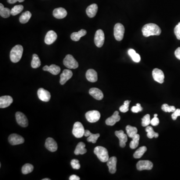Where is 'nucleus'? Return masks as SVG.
<instances>
[{"instance_id": "1", "label": "nucleus", "mask_w": 180, "mask_h": 180, "mask_svg": "<svg viewBox=\"0 0 180 180\" xmlns=\"http://www.w3.org/2000/svg\"><path fill=\"white\" fill-rule=\"evenodd\" d=\"M142 31L143 35L145 37L151 36H159L161 33V30L156 24L150 23L144 25Z\"/></svg>"}, {"instance_id": "2", "label": "nucleus", "mask_w": 180, "mask_h": 180, "mask_svg": "<svg viewBox=\"0 0 180 180\" xmlns=\"http://www.w3.org/2000/svg\"><path fill=\"white\" fill-rule=\"evenodd\" d=\"M23 53V47L22 45H17L13 48L10 52V59L12 62H19L22 57Z\"/></svg>"}, {"instance_id": "3", "label": "nucleus", "mask_w": 180, "mask_h": 180, "mask_svg": "<svg viewBox=\"0 0 180 180\" xmlns=\"http://www.w3.org/2000/svg\"><path fill=\"white\" fill-rule=\"evenodd\" d=\"M94 152L99 159L103 163L107 162L110 158L107 149L102 146L96 147L94 149Z\"/></svg>"}, {"instance_id": "4", "label": "nucleus", "mask_w": 180, "mask_h": 180, "mask_svg": "<svg viewBox=\"0 0 180 180\" xmlns=\"http://www.w3.org/2000/svg\"><path fill=\"white\" fill-rule=\"evenodd\" d=\"M63 64L65 66L70 69H75L79 67L78 62L75 60L73 56L70 54L66 56L63 61Z\"/></svg>"}, {"instance_id": "5", "label": "nucleus", "mask_w": 180, "mask_h": 180, "mask_svg": "<svg viewBox=\"0 0 180 180\" xmlns=\"http://www.w3.org/2000/svg\"><path fill=\"white\" fill-rule=\"evenodd\" d=\"M84 127L82 124L80 122H77L74 124L72 133L74 136L77 138H81L84 136Z\"/></svg>"}, {"instance_id": "6", "label": "nucleus", "mask_w": 180, "mask_h": 180, "mask_svg": "<svg viewBox=\"0 0 180 180\" xmlns=\"http://www.w3.org/2000/svg\"><path fill=\"white\" fill-rule=\"evenodd\" d=\"M125 33V28L123 25L121 23H117L115 25L114 29V35L115 39L118 41L122 40Z\"/></svg>"}, {"instance_id": "7", "label": "nucleus", "mask_w": 180, "mask_h": 180, "mask_svg": "<svg viewBox=\"0 0 180 180\" xmlns=\"http://www.w3.org/2000/svg\"><path fill=\"white\" fill-rule=\"evenodd\" d=\"M86 119L90 123H96L100 120L101 117V114L99 111L96 110L88 111L86 113Z\"/></svg>"}, {"instance_id": "8", "label": "nucleus", "mask_w": 180, "mask_h": 180, "mask_svg": "<svg viewBox=\"0 0 180 180\" xmlns=\"http://www.w3.org/2000/svg\"><path fill=\"white\" fill-rule=\"evenodd\" d=\"M105 41V35L103 31L98 30L96 31L95 35L94 42L96 46L101 48L104 45Z\"/></svg>"}, {"instance_id": "9", "label": "nucleus", "mask_w": 180, "mask_h": 180, "mask_svg": "<svg viewBox=\"0 0 180 180\" xmlns=\"http://www.w3.org/2000/svg\"><path fill=\"white\" fill-rule=\"evenodd\" d=\"M153 167V164L148 160H142L139 161L137 164V169L139 171L150 170Z\"/></svg>"}, {"instance_id": "10", "label": "nucleus", "mask_w": 180, "mask_h": 180, "mask_svg": "<svg viewBox=\"0 0 180 180\" xmlns=\"http://www.w3.org/2000/svg\"><path fill=\"white\" fill-rule=\"evenodd\" d=\"M24 139L17 134H12L9 137V142L12 145H17L24 143Z\"/></svg>"}, {"instance_id": "11", "label": "nucleus", "mask_w": 180, "mask_h": 180, "mask_svg": "<svg viewBox=\"0 0 180 180\" xmlns=\"http://www.w3.org/2000/svg\"><path fill=\"white\" fill-rule=\"evenodd\" d=\"M152 76L154 80L159 83L163 84L164 82L165 76L162 70L157 68L154 69L152 72Z\"/></svg>"}, {"instance_id": "12", "label": "nucleus", "mask_w": 180, "mask_h": 180, "mask_svg": "<svg viewBox=\"0 0 180 180\" xmlns=\"http://www.w3.org/2000/svg\"><path fill=\"white\" fill-rule=\"evenodd\" d=\"M16 119L17 123L22 127H27L28 125V120L26 116L22 113L18 112L16 113Z\"/></svg>"}, {"instance_id": "13", "label": "nucleus", "mask_w": 180, "mask_h": 180, "mask_svg": "<svg viewBox=\"0 0 180 180\" xmlns=\"http://www.w3.org/2000/svg\"><path fill=\"white\" fill-rule=\"evenodd\" d=\"M38 96L40 100L45 102L49 101L51 97L50 92L43 88H40L38 90Z\"/></svg>"}, {"instance_id": "14", "label": "nucleus", "mask_w": 180, "mask_h": 180, "mask_svg": "<svg viewBox=\"0 0 180 180\" xmlns=\"http://www.w3.org/2000/svg\"><path fill=\"white\" fill-rule=\"evenodd\" d=\"M45 147L50 152H54L58 149V145L55 140L52 138H48L46 140Z\"/></svg>"}, {"instance_id": "15", "label": "nucleus", "mask_w": 180, "mask_h": 180, "mask_svg": "<svg viewBox=\"0 0 180 180\" xmlns=\"http://www.w3.org/2000/svg\"><path fill=\"white\" fill-rule=\"evenodd\" d=\"M115 135L120 140V146L121 148H124L126 146V143L128 141L127 135L124 133L123 131H117L115 133Z\"/></svg>"}, {"instance_id": "16", "label": "nucleus", "mask_w": 180, "mask_h": 180, "mask_svg": "<svg viewBox=\"0 0 180 180\" xmlns=\"http://www.w3.org/2000/svg\"><path fill=\"white\" fill-rule=\"evenodd\" d=\"M107 166L109 168L110 173L114 174L116 172L117 159L116 157H112L109 158L107 162Z\"/></svg>"}, {"instance_id": "17", "label": "nucleus", "mask_w": 180, "mask_h": 180, "mask_svg": "<svg viewBox=\"0 0 180 180\" xmlns=\"http://www.w3.org/2000/svg\"><path fill=\"white\" fill-rule=\"evenodd\" d=\"M73 76V72L70 70H64L60 76V83L61 85H64Z\"/></svg>"}, {"instance_id": "18", "label": "nucleus", "mask_w": 180, "mask_h": 180, "mask_svg": "<svg viewBox=\"0 0 180 180\" xmlns=\"http://www.w3.org/2000/svg\"><path fill=\"white\" fill-rule=\"evenodd\" d=\"M57 39V34L54 31L51 30L48 32L45 38V42L47 45H51Z\"/></svg>"}, {"instance_id": "19", "label": "nucleus", "mask_w": 180, "mask_h": 180, "mask_svg": "<svg viewBox=\"0 0 180 180\" xmlns=\"http://www.w3.org/2000/svg\"><path fill=\"white\" fill-rule=\"evenodd\" d=\"M121 119V117L119 116V113L118 111H115L113 115L108 118L106 120V124L108 126H114L117 122H119Z\"/></svg>"}, {"instance_id": "20", "label": "nucleus", "mask_w": 180, "mask_h": 180, "mask_svg": "<svg viewBox=\"0 0 180 180\" xmlns=\"http://www.w3.org/2000/svg\"><path fill=\"white\" fill-rule=\"evenodd\" d=\"M13 102L12 97L10 96H2L0 98V108L8 107Z\"/></svg>"}, {"instance_id": "21", "label": "nucleus", "mask_w": 180, "mask_h": 180, "mask_svg": "<svg viewBox=\"0 0 180 180\" xmlns=\"http://www.w3.org/2000/svg\"><path fill=\"white\" fill-rule=\"evenodd\" d=\"M89 94L91 96L97 100H102L104 97V95L101 90L96 88H93L90 89L89 90Z\"/></svg>"}, {"instance_id": "22", "label": "nucleus", "mask_w": 180, "mask_h": 180, "mask_svg": "<svg viewBox=\"0 0 180 180\" xmlns=\"http://www.w3.org/2000/svg\"><path fill=\"white\" fill-rule=\"evenodd\" d=\"M53 15L55 18L61 19L66 17L67 15V12L63 8H58L54 9Z\"/></svg>"}, {"instance_id": "23", "label": "nucleus", "mask_w": 180, "mask_h": 180, "mask_svg": "<svg viewBox=\"0 0 180 180\" xmlns=\"http://www.w3.org/2000/svg\"><path fill=\"white\" fill-rule=\"evenodd\" d=\"M86 78L89 82L94 83L98 80V75L95 70L93 69H89L86 74Z\"/></svg>"}, {"instance_id": "24", "label": "nucleus", "mask_w": 180, "mask_h": 180, "mask_svg": "<svg viewBox=\"0 0 180 180\" xmlns=\"http://www.w3.org/2000/svg\"><path fill=\"white\" fill-rule=\"evenodd\" d=\"M43 70L45 71H48L50 73L54 75H57L60 73L61 71V68L60 67L56 65H51L50 66L46 65L43 68Z\"/></svg>"}, {"instance_id": "25", "label": "nucleus", "mask_w": 180, "mask_h": 180, "mask_svg": "<svg viewBox=\"0 0 180 180\" xmlns=\"http://www.w3.org/2000/svg\"><path fill=\"white\" fill-rule=\"evenodd\" d=\"M98 10V7L96 4L91 5L86 9V13L90 18H93L96 16Z\"/></svg>"}, {"instance_id": "26", "label": "nucleus", "mask_w": 180, "mask_h": 180, "mask_svg": "<svg viewBox=\"0 0 180 180\" xmlns=\"http://www.w3.org/2000/svg\"><path fill=\"white\" fill-rule=\"evenodd\" d=\"M87 34V31L85 30H81L78 32H74L71 34V38L72 40L75 42L79 41L81 38L85 36Z\"/></svg>"}, {"instance_id": "27", "label": "nucleus", "mask_w": 180, "mask_h": 180, "mask_svg": "<svg viewBox=\"0 0 180 180\" xmlns=\"http://www.w3.org/2000/svg\"><path fill=\"white\" fill-rule=\"evenodd\" d=\"M85 144L83 142H80L77 146L75 149L74 153L76 155H78L79 154L84 155L87 152V150L85 148Z\"/></svg>"}, {"instance_id": "28", "label": "nucleus", "mask_w": 180, "mask_h": 180, "mask_svg": "<svg viewBox=\"0 0 180 180\" xmlns=\"http://www.w3.org/2000/svg\"><path fill=\"white\" fill-rule=\"evenodd\" d=\"M11 10L9 8H5L2 3L0 4V15L4 18H8L11 15Z\"/></svg>"}, {"instance_id": "29", "label": "nucleus", "mask_w": 180, "mask_h": 180, "mask_svg": "<svg viewBox=\"0 0 180 180\" xmlns=\"http://www.w3.org/2000/svg\"><path fill=\"white\" fill-rule=\"evenodd\" d=\"M126 131L128 136L131 138L134 137L136 134H137L138 129L136 127H132L130 125H128L126 128Z\"/></svg>"}, {"instance_id": "30", "label": "nucleus", "mask_w": 180, "mask_h": 180, "mask_svg": "<svg viewBox=\"0 0 180 180\" xmlns=\"http://www.w3.org/2000/svg\"><path fill=\"white\" fill-rule=\"evenodd\" d=\"M128 54L131 57L134 62L136 63H139L141 61V57L140 55L136 53L134 49H131L128 50Z\"/></svg>"}, {"instance_id": "31", "label": "nucleus", "mask_w": 180, "mask_h": 180, "mask_svg": "<svg viewBox=\"0 0 180 180\" xmlns=\"http://www.w3.org/2000/svg\"><path fill=\"white\" fill-rule=\"evenodd\" d=\"M32 16L30 12L26 11L19 18V21L22 24H26L29 21Z\"/></svg>"}, {"instance_id": "32", "label": "nucleus", "mask_w": 180, "mask_h": 180, "mask_svg": "<svg viewBox=\"0 0 180 180\" xmlns=\"http://www.w3.org/2000/svg\"><path fill=\"white\" fill-rule=\"evenodd\" d=\"M41 65V63L39 56L37 54H33L32 62H31V66L32 68L34 69L39 68L40 67Z\"/></svg>"}, {"instance_id": "33", "label": "nucleus", "mask_w": 180, "mask_h": 180, "mask_svg": "<svg viewBox=\"0 0 180 180\" xmlns=\"http://www.w3.org/2000/svg\"><path fill=\"white\" fill-rule=\"evenodd\" d=\"M146 131L147 132V137L149 139H153V138H158L159 134L154 132L153 128L151 126H147L146 128Z\"/></svg>"}, {"instance_id": "34", "label": "nucleus", "mask_w": 180, "mask_h": 180, "mask_svg": "<svg viewBox=\"0 0 180 180\" xmlns=\"http://www.w3.org/2000/svg\"><path fill=\"white\" fill-rule=\"evenodd\" d=\"M147 147L146 146H142L139 148L134 154V157L136 159H139L143 156L144 153L147 151Z\"/></svg>"}, {"instance_id": "35", "label": "nucleus", "mask_w": 180, "mask_h": 180, "mask_svg": "<svg viewBox=\"0 0 180 180\" xmlns=\"http://www.w3.org/2000/svg\"><path fill=\"white\" fill-rule=\"evenodd\" d=\"M132 141L131 142L130 144V147L132 149H135L138 146L139 144V140H140V135L139 134H136L134 137L132 138Z\"/></svg>"}, {"instance_id": "36", "label": "nucleus", "mask_w": 180, "mask_h": 180, "mask_svg": "<svg viewBox=\"0 0 180 180\" xmlns=\"http://www.w3.org/2000/svg\"><path fill=\"white\" fill-rule=\"evenodd\" d=\"M34 166L30 164H26L22 168V172L24 175L30 173L33 171Z\"/></svg>"}, {"instance_id": "37", "label": "nucleus", "mask_w": 180, "mask_h": 180, "mask_svg": "<svg viewBox=\"0 0 180 180\" xmlns=\"http://www.w3.org/2000/svg\"><path fill=\"white\" fill-rule=\"evenodd\" d=\"M24 9V6L21 5H16L14 6L11 9V15L13 16H16L20 14Z\"/></svg>"}, {"instance_id": "38", "label": "nucleus", "mask_w": 180, "mask_h": 180, "mask_svg": "<svg viewBox=\"0 0 180 180\" xmlns=\"http://www.w3.org/2000/svg\"><path fill=\"white\" fill-rule=\"evenodd\" d=\"M162 109L163 111L165 112H174L176 111V108L173 106H169L168 104H164L162 106Z\"/></svg>"}, {"instance_id": "39", "label": "nucleus", "mask_w": 180, "mask_h": 180, "mask_svg": "<svg viewBox=\"0 0 180 180\" xmlns=\"http://www.w3.org/2000/svg\"><path fill=\"white\" fill-rule=\"evenodd\" d=\"M142 125L143 127H147L151 124V119L149 114H147L142 119Z\"/></svg>"}, {"instance_id": "40", "label": "nucleus", "mask_w": 180, "mask_h": 180, "mask_svg": "<svg viewBox=\"0 0 180 180\" xmlns=\"http://www.w3.org/2000/svg\"><path fill=\"white\" fill-rule=\"evenodd\" d=\"M100 136V135L99 134H93L91 133V134L90 135V136H89L87 138V141L89 142H92V143L95 144V143H96L97 140L98 139Z\"/></svg>"}, {"instance_id": "41", "label": "nucleus", "mask_w": 180, "mask_h": 180, "mask_svg": "<svg viewBox=\"0 0 180 180\" xmlns=\"http://www.w3.org/2000/svg\"><path fill=\"white\" fill-rule=\"evenodd\" d=\"M130 102V101H125L123 105L121 106L120 107V111L122 113H126L129 111V104Z\"/></svg>"}, {"instance_id": "42", "label": "nucleus", "mask_w": 180, "mask_h": 180, "mask_svg": "<svg viewBox=\"0 0 180 180\" xmlns=\"http://www.w3.org/2000/svg\"><path fill=\"white\" fill-rule=\"evenodd\" d=\"M71 165L73 169L75 170H78L81 167L80 164L79 163V161L78 160H72L71 162Z\"/></svg>"}, {"instance_id": "43", "label": "nucleus", "mask_w": 180, "mask_h": 180, "mask_svg": "<svg viewBox=\"0 0 180 180\" xmlns=\"http://www.w3.org/2000/svg\"><path fill=\"white\" fill-rule=\"evenodd\" d=\"M132 112L133 113H137L139 112H141L143 110V108L142 107L141 104L139 103L136 104L135 106H133L131 109Z\"/></svg>"}, {"instance_id": "44", "label": "nucleus", "mask_w": 180, "mask_h": 180, "mask_svg": "<svg viewBox=\"0 0 180 180\" xmlns=\"http://www.w3.org/2000/svg\"><path fill=\"white\" fill-rule=\"evenodd\" d=\"M174 33L177 39L180 40V22L175 27L174 29Z\"/></svg>"}, {"instance_id": "45", "label": "nucleus", "mask_w": 180, "mask_h": 180, "mask_svg": "<svg viewBox=\"0 0 180 180\" xmlns=\"http://www.w3.org/2000/svg\"><path fill=\"white\" fill-rule=\"evenodd\" d=\"M160 121L157 117H154V118L151 120V124L153 126H156L159 125Z\"/></svg>"}, {"instance_id": "46", "label": "nucleus", "mask_w": 180, "mask_h": 180, "mask_svg": "<svg viewBox=\"0 0 180 180\" xmlns=\"http://www.w3.org/2000/svg\"><path fill=\"white\" fill-rule=\"evenodd\" d=\"M178 116H180V109H176V111L173 112V114L172 115V119L173 120H176L177 119V117Z\"/></svg>"}, {"instance_id": "47", "label": "nucleus", "mask_w": 180, "mask_h": 180, "mask_svg": "<svg viewBox=\"0 0 180 180\" xmlns=\"http://www.w3.org/2000/svg\"><path fill=\"white\" fill-rule=\"evenodd\" d=\"M175 55L176 58L180 60V47L178 48L175 52Z\"/></svg>"}, {"instance_id": "48", "label": "nucleus", "mask_w": 180, "mask_h": 180, "mask_svg": "<svg viewBox=\"0 0 180 180\" xmlns=\"http://www.w3.org/2000/svg\"><path fill=\"white\" fill-rule=\"evenodd\" d=\"M25 0H7V2L9 4H15V3H16L17 2H19L20 3H21V2H23Z\"/></svg>"}, {"instance_id": "49", "label": "nucleus", "mask_w": 180, "mask_h": 180, "mask_svg": "<svg viewBox=\"0 0 180 180\" xmlns=\"http://www.w3.org/2000/svg\"><path fill=\"white\" fill-rule=\"evenodd\" d=\"M70 180H80V178L78 176H77L76 175H73L72 176L70 177Z\"/></svg>"}, {"instance_id": "50", "label": "nucleus", "mask_w": 180, "mask_h": 180, "mask_svg": "<svg viewBox=\"0 0 180 180\" xmlns=\"http://www.w3.org/2000/svg\"><path fill=\"white\" fill-rule=\"evenodd\" d=\"M91 134V133L88 130H86L85 131L84 136L85 137H89L90 136V135Z\"/></svg>"}, {"instance_id": "51", "label": "nucleus", "mask_w": 180, "mask_h": 180, "mask_svg": "<svg viewBox=\"0 0 180 180\" xmlns=\"http://www.w3.org/2000/svg\"><path fill=\"white\" fill-rule=\"evenodd\" d=\"M43 180H50V179L49 178H45V179H43Z\"/></svg>"}, {"instance_id": "52", "label": "nucleus", "mask_w": 180, "mask_h": 180, "mask_svg": "<svg viewBox=\"0 0 180 180\" xmlns=\"http://www.w3.org/2000/svg\"><path fill=\"white\" fill-rule=\"evenodd\" d=\"M158 116V115L157 114H154V117H157Z\"/></svg>"}]
</instances>
